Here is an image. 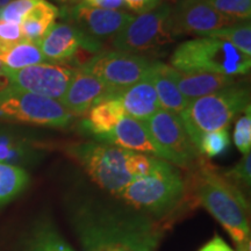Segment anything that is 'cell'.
Returning <instances> with one entry per match:
<instances>
[{"mask_svg": "<svg viewBox=\"0 0 251 251\" xmlns=\"http://www.w3.org/2000/svg\"><path fill=\"white\" fill-rule=\"evenodd\" d=\"M71 221L83 251H157L164 233L148 216L92 201L76 205Z\"/></svg>", "mask_w": 251, "mask_h": 251, "instance_id": "1", "label": "cell"}, {"mask_svg": "<svg viewBox=\"0 0 251 251\" xmlns=\"http://www.w3.org/2000/svg\"><path fill=\"white\" fill-rule=\"evenodd\" d=\"M188 171L185 178L187 194L228 231L237 251H250L249 203L246 194L226 180L203 157Z\"/></svg>", "mask_w": 251, "mask_h": 251, "instance_id": "2", "label": "cell"}, {"mask_svg": "<svg viewBox=\"0 0 251 251\" xmlns=\"http://www.w3.org/2000/svg\"><path fill=\"white\" fill-rule=\"evenodd\" d=\"M115 197L136 211L165 216L187 199L186 179L177 166L163 159L156 170L130 181Z\"/></svg>", "mask_w": 251, "mask_h": 251, "instance_id": "3", "label": "cell"}, {"mask_svg": "<svg viewBox=\"0 0 251 251\" xmlns=\"http://www.w3.org/2000/svg\"><path fill=\"white\" fill-rule=\"evenodd\" d=\"M250 106V90L240 80L208 96L188 102L179 114L193 144L202 134L229 127L230 122Z\"/></svg>", "mask_w": 251, "mask_h": 251, "instance_id": "4", "label": "cell"}, {"mask_svg": "<svg viewBox=\"0 0 251 251\" xmlns=\"http://www.w3.org/2000/svg\"><path fill=\"white\" fill-rule=\"evenodd\" d=\"M170 65L183 72L238 77L250 71L251 57L230 43L202 36L180 43L171 56Z\"/></svg>", "mask_w": 251, "mask_h": 251, "instance_id": "5", "label": "cell"}, {"mask_svg": "<svg viewBox=\"0 0 251 251\" xmlns=\"http://www.w3.org/2000/svg\"><path fill=\"white\" fill-rule=\"evenodd\" d=\"M64 150L93 183L114 197L134 180L128 170L130 150L93 141L69 143Z\"/></svg>", "mask_w": 251, "mask_h": 251, "instance_id": "6", "label": "cell"}, {"mask_svg": "<svg viewBox=\"0 0 251 251\" xmlns=\"http://www.w3.org/2000/svg\"><path fill=\"white\" fill-rule=\"evenodd\" d=\"M74 115L61 101L9 86L0 92V121L64 128Z\"/></svg>", "mask_w": 251, "mask_h": 251, "instance_id": "7", "label": "cell"}, {"mask_svg": "<svg viewBox=\"0 0 251 251\" xmlns=\"http://www.w3.org/2000/svg\"><path fill=\"white\" fill-rule=\"evenodd\" d=\"M170 9L171 5L161 4L152 11L133 17L112 37V47L117 51L141 55L170 45L175 40L166 30Z\"/></svg>", "mask_w": 251, "mask_h": 251, "instance_id": "8", "label": "cell"}, {"mask_svg": "<svg viewBox=\"0 0 251 251\" xmlns=\"http://www.w3.org/2000/svg\"><path fill=\"white\" fill-rule=\"evenodd\" d=\"M152 59L142 55L122 51H100L79 69L93 75L115 93L120 94L128 87L149 77Z\"/></svg>", "mask_w": 251, "mask_h": 251, "instance_id": "9", "label": "cell"}, {"mask_svg": "<svg viewBox=\"0 0 251 251\" xmlns=\"http://www.w3.org/2000/svg\"><path fill=\"white\" fill-rule=\"evenodd\" d=\"M146 126L155 142L168 155L171 164L191 170L202 158L179 115L161 108L146 121Z\"/></svg>", "mask_w": 251, "mask_h": 251, "instance_id": "10", "label": "cell"}, {"mask_svg": "<svg viewBox=\"0 0 251 251\" xmlns=\"http://www.w3.org/2000/svg\"><path fill=\"white\" fill-rule=\"evenodd\" d=\"M241 21L221 14L206 0H179L171 6L166 19V30L174 37L180 35H200L213 30L237 25Z\"/></svg>", "mask_w": 251, "mask_h": 251, "instance_id": "11", "label": "cell"}, {"mask_svg": "<svg viewBox=\"0 0 251 251\" xmlns=\"http://www.w3.org/2000/svg\"><path fill=\"white\" fill-rule=\"evenodd\" d=\"M6 74L11 86L61 101L74 76L75 69L58 64L31 65L20 70H8Z\"/></svg>", "mask_w": 251, "mask_h": 251, "instance_id": "12", "label": "cell"}, {"mask_svg": "<svg viewBox=\"0 0 251 251\" xmlns=\"http://www.w3.org/2000/svg\"><path fill=\"white\" fill-rule=\"evenodd\" d=\"M47 61L64 62L78 56L79 49L100 52L99 41L83 34L74 24H54L37 43Z\"/></svg>", "mask_w": 251, "mask_h": 251, "instance_id": "13", "label": "cell"}, {"mask_svg": "<svg viewBox=\"0 0 251 251\" xmlns=\"http://www.w3.org/2000/svg\"><path fill=\"white\" fill-rule=\"evenodd\" d=\"M68 14L81 33L97 41L115 36L133 18L126 11L96 8L86 5L71 6Z\"/></svg>", "mask_w": 251, "mask_h": 251, "instance_id": "14", "label": "cell"}, {"mask_svg": "<svg viewBox=\"0 0 251 251\" xmlns=\"http://www.w3.org/2000/svg\"><path fill=\"white\" fill-rule=\"evenodd\" d=\"M115 96L119 94L101 80L78 68L75 69L74 76L61 102L74 117H86L94 105Z\"/></svg>", "mask_w": 251, "mask_h": 251, "instance_id": "15", "label": "cell"}, {"mask_svg": "<svg viewBox=\"0 0 251 251\" xmlns=\"http://www.w3.org/2000/svg\"><path fill=\"white\" fill-rule=\"evenodd\" d=\"M98 140L118 148L130 150L134 152L148 153L149 156L169 162L168 155L152 139L146 122L130 117H125L111 133L103 135Z\"/></svg>", "mask_w": 251, "mask_h": 251, "instance_id": "16", "label": "cell"}, {"mask_svg": "<svg viewBox=\"0 0 251 251\" xmlns=\"http://www.w3.org/2000/svg\"><path fill=\"white\" fill-rule=\"evenodd\" d=\"M169 74L176 86L187 101H192L201 97L208 96L225 87L236 84L238 77L225 76L216 74H200V72H183L169 65Z\"/></svg>", "mask_w": 251, "mask_h": 251, "instance_id": "17", "label": "cell"}, {"mask_svg": "<svg viewBox=\"0 0 251 251\" xmlns=\"http://www.w3.org/2000/svg\"><path fill=\"white\" fill-rule=\"evenodd\" d=\"M126 117L146 122L161 109L157 93L149 77L140 80L120 93Z\"/></svg>", "mask_w": 251, "mask_h": 251, "instance_id": "18", "label": "cell"}, {"mask_svg": "<svg viewBox=\"0 0 251 251\" xmlns=\"http://www.w3.org/2000/svg\"><path fill=\"white\" fill-rule=\"evenodd\" d=\"M149 78L155 86L157 98L162 109L179 115L188 102L176 86L175 81L169 74V64L162 62H153Z\"/></svg>", "mask_w": 251, "mask_h": 251, "instance_id": "19", "label": "cell"}, {"mask_svg": "<svg viewBox=\"0 0 251 251\" xmlns=\"http://www.w3.org/2000/svg\"><path fill=\"white\" fill-rule=\"evenodd\" d=\"M119 96L98 102L86 114V127L97 139L111 133L126 117L124 106Z\"/></svg>", "mask_w": 251, "mask_h": 251, "instance_id": "20", "label": "cell"}, {"mask_svg": "<svg viewBox=\"0 0 251 251\" xmlns=\"http://www.w3.org/2000/svg\"><path fill=\"white\" fill-rule=\"evenodd\" d=\"M58 17L59 9L56 6L45 0L36 1L20 23L23 40L37 45Z\"/></svg>", "mask_w": 251, "mask_h": 251, "instance_id": "21", "label": "cell"}, {"mask_svg": "<svg viewBox=\"0 0 251 251\" xmlns=\"http://www.w3.org/2000/svg\"><path fill=\"white\" fill-rule=\"evenodd\" d=\"M39 156L35 144L21 135L0 130V164L20 166L33 163Z\"/></svg>", "mask_w": 251, "mask_h": 251, "instance_id": "22", "label": "cell"}, {"mask_svg": "<svg viewBox=\"0 0 251 251\" xmlns=\"http://www.w3.org/2000/svg\"><path fill=\"white\" fill-rule=\"evenodd\" d=\"M25 251H75L51 222H40L27 238Z\"/></svg>", "mask_w": 251, "mask_h": 251, "instance_id": "23", "label": "cell"}, {"mask_svg": "<svg viewBox=\"0 0 251 251\" xmlns=\"http://www.w3.org/2000/svg\"><path fill=\"white\" fill-rule=\"evenodd\" d=\"M46 61L45 55L42 54L39 46L25 40L0 52V62L6 69L13 71L41 64Z\"/></svg>", "mask_w": 251, "mask_h": 251, "instance_id": "24", "label": "cell"}, {"mask_svg": "<svg viewBox=\"0 0 251 251\" xmlns=\"http://www.w3.org/2000/svg\"><path fill=\"white\" fill-rule=\"evenodd\" d=\"M29 177L24 168L0 164V205L11 201L27 186Z\"/></svg>", "mask_w": 251, "mask_h": 251, "instance_id": "25", "label": "cell"}, {"mask_svg": "<svg viewBox=\"0 0 251 251\" xmlns=\"http://www.w3.org/2000/svg\"><path fill=\"white\" fill-rule=\"evenodd\" d=\"M205 36L230 43L244 55L251 57V26L249 21L248 23L244 21L242 25H234L230 27L213 30L211 33L206 34Z\"/></svg>", "mask_w": 251, "mask_h": 251, "instance_id": "26", "label": "cell"}, {"mask_svg": "<svg viewBox=\"0 0 251 251\" xmlns=\"http://www.w3.org/2000/svg\"><path fill=\"white\" fill-rule=\"evenodd\" d=\"M229 144H230L229 133L227 128H224V129L202 134L194 146L202 157L206 156L212 158L226 152V150L229 148Z\"/></svg>", "mask_w": 251, "mask_h": 251, "instance_id": "27", "label": "cell"}, {"mask_svg": "<svg viewBox=\"0 0 251 251\" xmlns=\"http://www.w3.org/2000/svg\"><path fill=\"white\" fill-rule=\"evenodd\" d=\"M221 14L237 21H247L251 15V0H206Z\"/></svg>", "mask_w": 251, "mask_h": 251, "instance_id": "28", "label": "cell"}, {"mask_svg": "<svg viewBox=\"0 0 251 251\" xmlns=\"http://www.w3.org/2000/svg\"><path fill=\"white\" fill-rule=\"evenodd\" d=\"M222 177L237 187L241 192L249 190L251 185V155L247 153L230 170L222 172Z\"/></svg>", "mask_w": 251, "mask_h": 251, "instance_id": "29", "label": "cell"}, {"mask_svg": "<svg viewBox=\"0 0 251 251\" xmlns=\"http://www.w3.org/2000/svg\"><path fill=\"white\" fill-rule=\"evenodd\" d=\"M240 119L235 124L234 143L243 155L250 153L251 149V108L244 109Z\"/></svg>", "mask_w": 251, "mask_h": 251, "instance_id": "30", "label": "cell"}, {"mask_svg": "<svg viewBox=\"0 0 251 251\" xmlns=\"http://www.w3.org/2000/svg\"><path fill=\"white\" fill-rule=\"evenodd\" d=\"M39 0H13L7 5L0 8V19L11 23L20 24L28 11L36 4Z\"/></svg>", "mask_w": 251, "mask_h": 251, "instance_id": "31", "label": "cell"}, {"mask_svg": "<svg viewBox=\"0 0 251 251\" xmlns=\"http://www.w3.org/2000/svg\"><path fill=\"white\" fill-rule=\"evenodd\" d=\"M23 41L20 24L0 19V52Z\"/></svg>", "mask_w": 251, "mask_h": 251, "instance_id": "32", "label": "cell"}, {"mask_svg": "<svg viewBox=\"0 0 251 251\" xmlns=\"http://www.w3.org/2000/svg\"><path fill=\"white\" fill-rule=\"evenodd\" d=\"M126 7L135 13H147L162 4V0H124Z\"/></svg>", "mask_w": 251, "mask_h": 251, "instance_id": "33", "label": "cell"}, {"mask_svg": "<svg viewBox=\"0 0 251 251\" xmlns=\"http://www.w3.org/2000/svg\"><path fill=\"white\" fill-rule=\"evenodd\" d=\"M198 251H236L234 250L220 235L215 234L211 240Z\"/></svg>", "mask_w": 251, "mask_h": 251, "instance_id": "34", "label": "cell"}, {"mask_svg": "<svg viewBox=\"0 0 251 251\" xmlns=\"http://www.w3.org/2000/svg\"><path fill=\"white\" fill-rule=\"evenodd\" d=\"M9 1H11V0H0V8L4 7V6L7 5Z\"/></svg>", "mask_w": 251, "mask_h": 251, "instance_id": "35", "label": "cell"}, {"mask_svg": "<svg viewBox=\"0 0 251 251\" xmlns=\"http://www.w3.org/2000/svg\"><path fill=\"white\" fill-rule=\"evenodd\" d=\"M4 70H5V67H4V65H2V63L0 62V75L2 74V71H4Z\"/></svg>", "mask_w": 251, "mask_h": 251, "instance_id": "36", "label": "cell"}]
</instances>
